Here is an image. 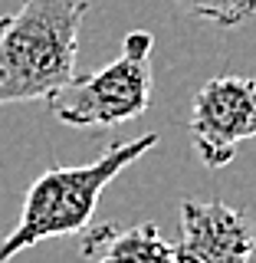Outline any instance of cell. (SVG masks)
<instances>
[{
    "label": "cell",
    "instance_id": "6",
    "mask_svg": "<svg viewBox=\"0 0 256 263\" xmlns=\"http://www.w3.org/2000/svg\"><path fill=\"white\" fill-rule=\"evenodd\" d=\"M99 263H181L174 243L161 237L154 224H138L131 230H112L109 247Z\"/></svg>",
    "mask_w": 256,
    "mask_h": 263
},
{
    "label": "cell",
    "instance_id": "1",
    "mask_svg": "<svg viewBox=\"0 0 256 263\" xmlns=\"http://www.w3.org/2000/svg\"><path fill=\"white\" fill-rule=\"evenodd\" d=\"M86 0H23L0 16V105L49 102L76 76Z\"/></svg>",
    "mask_w": 256,
    "mask_h": 263
},
{
    "label": "cell",
    "instance_id": "3",
    "mask_svg": "<svg viewBox=\"0 0 256 263\" xmlns=\"http://www.w3.org/2000/svg\"><path fill=\"white\" fill-rule=\"evenodd\" d=\"M151 49H154V33L148 30H131L122 40L119 60L89 72V76H72L69 86L49 99V112L63 125L76 128H92L105 125L115 128L128 119H138L148 102H151Z\"/></svg>",
    "mask_w": 256,
    "mask_h": 263
},
{
    "label": "cell",
    "instance_id": "7",
    "mask_svg": "<svg viewBox=\"0 0 256 263\" xmlns=\"http://www.w3.org/2000/svg\"><path fill=\"white\" fill-rule=\"evenodd\" d=\"M174 7L181 13L210 20L217 27H240L256 13V0H174Z\"/></svg>",
    "mask_w": 256,
    "mask_h": 263
},
{
    "label": "cell",
    "instance_id": "4",
    "mask_svg": "<svg viewBox=\"0 0 256 263\" xmlns=\"http://www.w3.org/2000/svg\"><path fill=\"white\" fill-rule=\"evenodd\" d=\"M191 145L207 168H224L237 145L256 142V79L213 76L197 89L187 115Z\"/></svg>",
    "mask_w": 256,
    "mask_h": 263
},
{
    "label": "cell",
    "instance_id": "5",
    "mask_svg": "<svg viewBox=\"0 0 256 263\" xmlns=\"http://www.w3.org/2000/svg\"><path fill=\"white\" fill-rule=\"evenodd\" d=\"M181 263H253L256 227L243 208L224 201H194L181 204Z\"/></svg>",
    "mask_w": 256,
    "mask_h": 263
},
{
    "label": "cell",
    "instance_id": "2",
    "mask_svg": "<svg viewBox=\"0 0 256 263\" xmlns=\"http://www.w3.org/2000/svg\"><path fill=\"white\" fill-rule=\"evenodd\" d=\"M158 145V135H142L131 142L112 145L95 161L79 168H49L30 184L23 197V211L16 227L7 237H0V263H10L20 250L49 240V237L82 234L95 214V204L102 191L112 184L128 164L145 158Z\"/></svg>",
    "mask_w": 256,
    "mask_h": 263
}]
</instances>
